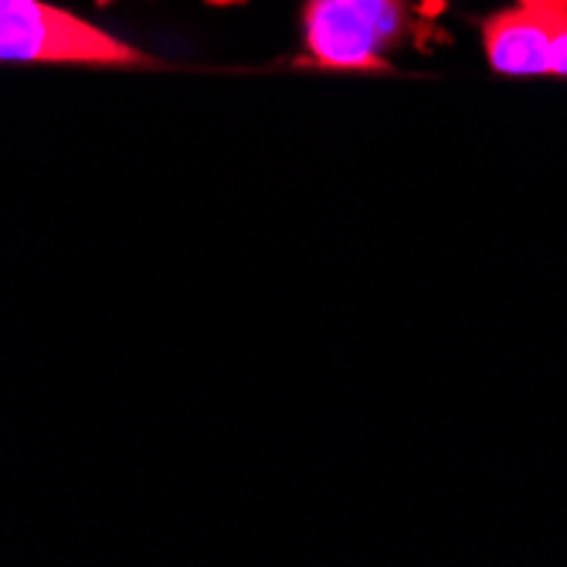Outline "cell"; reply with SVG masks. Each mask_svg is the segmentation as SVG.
<instances>
[{"label": "cell", "mask_w": 567, "mask_h": 567, "mask_svg": "<svg viewBox=\"0 0 567 567\" xmlns=\"http://www.w3.org/2000/svg\"><path fill=\"white\" fill-rule=\"evenodd\" d=\"M550 75H567V14H557L550 28Z\"/></svg>", "instance_id": "cell-4"}, {"label": "cell", "mask_w": 567, "mask_h": 567, "mask_svg": "<svg viewBox=\"0 0 567 567\" xmlns=\"http://www.w3.org/2000/svg\"><path fill=\"white\" fill-rule=\"evenodd\" d=\"M557 14L513 8L483 28L486 59L503 75H550V28Z\"/></svg>", "instance_id": "cell-3"}, {"label": "cell", "mask_w": 567, "mask_h": 567, "mask_svg": "<svg viewBox=\"0 0 567 567\" xmlns=\"http://www.w3.org/2000/svg\"><path fill=\"white\" fill-rule=\"evenodd\" d=\"M306 48L327 69H384L408 31L404 0H306Z\"/></svg>", "instance_id": "cell-2"}, {"label": "cell", "mask_w": 567, "mask_h": 567, "mask_svg": "<svg viewBox=\"0 0 567 567\" xmlns=\"http://www.w3.org/2000/svg\"><path fill=\"white\" fill-rule=\"evenodd\" d=\"M0 62L153 65L133 44L44 0H0Z\"/></svg>", "instance_id": "cell-1"}, {"label": "cell", "mask_w": 567, "mask_h": 567, "mask_svg": "<svg viewBox=\"0 0 567 567\" xmlns=\"http://www.w3.org/2000/svg\"><path fill=\"white\" fill-rule=\"evenodd\" d=\"M520 8L547 11V14H567V0H517Z\"/></svg>", "instance_id": "cell-5"}]
</instances>
